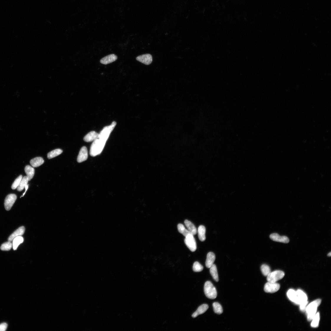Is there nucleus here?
Returning a JSON list of instances; mask_svg holds the SVG:
<instances>
[{"mask_svg": "<svg viewBox=\"0 0 331 331\" xmlns=\"http://www.w3.org/2000/svg\"><path fill=\"white\" fill-rule=\"evenodd\" d=\"M184 223L187 228V230L191 234L194 236L197 233V229L193 223L187 220H185Z\"/></svg>", "mask_w": 331, "mask_h": 331, "instance_id": "18", "label": "nucleus"}, {"mask_svg": "<svg viewBox=\"0 0 331 331\" xmlns=\"http://www.w3.org/2000/svg\"><path fill=\"white\" fill-rule=\"evenodd\" d=\"M13 248L14 250H16L19 245L24 241V238L21 236L15 237L13 240Z\"/></svg>", "mask_w": 331, "mask_h": 331, "instance_id": "23", "label": "nucleus"}, {"mask_svg": "<svg viewBox=\"0 0 331 331\" xmlns=\"http://www.w3.org/2000/svg\"><path fill=\"white\" fill-rule=\"evenodd\" d=\"M25 171L29 181H30L34 176L35 173L34 169L31 166L27 165L25 168Z\"/></svg>", "mask_w": 331, "mask_h": 331, "instance_id": "22", "label": "nucleus"}, {"mask_svg": "<svg viewBox=\"0 0 331 331\" xmlns=\"http://www.w3.org/2000/svg\"><path fill=\"white\" fill-rule=\"evenodd\" d=\"M44 162L42 158L37 157L31 160L30 163L33 167H36L42 165L44 163Z\"/></svg>", "mask_w": 331, "mask_h": 331, "instance_id": "21", "label": "nucleus"}, {"mask_svg": "<svg viewBox=\"0 0 331 331\" xmlns=\"http://www.w3.org/2000/svg\"><path fill=\"white\" fill-rule=\"evenodd\" d=\"M177 227L179 233L182 234L184 236L186 237L188 234H191L188 230L186 229L182 224H179Z\"/></svg>", "mask_w": 331, "mask_h": 331, "instance_id": "27", "label": "nucleus"}, {"mask_svg": "<svg viewBox=\"0 0 331 331\" xmlns=\"http://www.w3.org/2000/svg\"><path fill=\"white\" fill-rule=\"evenodd\" d=\"M117 59L118 57L116 55L114 54H111L102 58L100 61V62L102 64L106 65L114 62Z\"/></svg>", "mask_w": 331, "mask_h": 331, "instance_id": "12", "label": "nucleus"}, {"mask_svg": "<svg viewBox=\"0 0 331 331\" xmlns=\"http://www.w3.org/2000/svg\"><path fill=\"white\" fill-rule=\"evenodd\" d=\"M287 295L292 302L297 304V291L293 289H290L287 292Z\"/></svg>", "mask_w": 331, "mask_h": 331, "instance_id": "19", "label": "nucleus"}, {"mask_svg": "<svg viewBox=\"0 0 331 331\" xmlns=\"http://www.w3.org/2000/svg\"><path fill=\"white\" fill-rule=\"evenodd\" d=\"M116 124L117 123L116 122L113 121L111 125L104 127L101 133L99 134L98 138L106 141L111 133L113 131Z\"/></svg>", "mask_w": 331, "mask_h": 331, "instance_id": "4", "label": "nucleus"}, {"mask_svg": "<svg viewBox=\"0 0 331 331\" xmlns=\"http://www.w3.org/2000/svg\"><path fill=\"white\" fill-rule=\"evenodd\" d=\"M321 302V300L320 299L315 300L306 307L305 310L307 314L308 321L312 320L317 313V308L320 305Z\"/></svg>", "mask_w": 331, "mask_h": 331, "instance_id": "2", "label": "nucleus"}, {"mask_svg": "<svg viewBox=\"0 0 331 331\" xmlns=\"http://www.w3.org/2000/svg\"><path fill=\"white\" fill-rule=\"evenodd\" d=\"M270 238L272 241L284 243H288L289 242V238L285 236H281L278 234L274 233L270 236Z\"/></svg>", "mask_w": 331, "mask_h": 331, "instance_id": "11", "label": "nucleus"}, {"mask_svg": "<svg viewBox=\"0 0 331 331\" xmlns=\"http://www.w3.org/2000/svg\"><path fill=\"white\" fill-rule=\"evenodd\" d=\"M215 259V255L213 253L210 252L208 253L205 262L206 267L210 268L213 264Z\"/></svg>", "mask_w": 331, "mask_h": 331, "instance_id": "16", "label": "nucleus"}, {"mask_svg": "<svg viewBox=\"0 0 331 331\" xmlns=\"http://www.w3.org/2000/svg\"><path fill=\"white\" fill-rule=\"evenodd\" d=\"M206 228L203 225H200L198 229V236L200 240L204 241L206 239L205 237Z\"/></svg>", "mask_w": 331, "mask_h": 331, "instance_id": "20", "label": "nucleus"}, {"mask_svg": "<svg viewBox=\"0 0 331 331\" xmlns=\"http://www.w3.org/2000/svg\"><path fill=\"white\" fill-rule=\"evenodd\" d=\"M88 154L87 148L83 146L81 149L78 156L77 161L79 163H80L87 160L88 158Z\"/></svg>", "mask_w": 331, "mask_h": 331, "instance_id": "10", "label": "nucleus"}, {"mask_svg": "<svg viewBox=\"0 0 331 331\" xmlns=\"http://www.w3.org/2000/svg\"><path fill=\"white\" fill-rule=\"evenodd\" d=\"M210 268V272L213 278L215 281L218 282V275L216 265L213 264Z\"/></svg>", "mask_w": 331, "mask_h": 331, "instance_id": "24", "label": "nucleus"}, {"mask_svg": "<svg viewBox=\"0 0 331 331\" xmlns=\"http://www.w3.org/2000/svg\"><path fill=\"white\" fill-rule=\"evenodd\" d=\"M184 242L190 251L194 252L196 250L197 244L194 235L192 234L187 235L185 237Z\"/></svg>", "mask_w": 331, "mask_h": 331, "instance_id": "6", "label": "nucleus"}, {"mask_svg": "<svg viewBox=\"0 0 331 331\" xmlns=\"http://www.w3.org/2000/svg\"><path fill=\"white\" fill-rule=\"evenodd\" d=\"M204 291L207 297L211 299L216 298L217 292L216 289L210 281H206L204 285Z\"/></svg>", "mask_w": 331, "mask_h": 331, "instance_id": "3", "label": "nucleus"}, {"mask_svg": "<svg viewBox=\"0 0 331 331\" xmlns=\"http://www.w3.org/2000/svg\"><path fill=\"white\" fill-rule=\"evenodd\" d=\"M297 304H300L307 302V297L306 294L301 290L297 291Z\"/></svg>", "mask_w": 331, "mask_h": 331, "instance_id": "15", "label": "nucleus"}, {"mask_svg": "<svg viewBox=\"0 0 331 331\" xmlns=\"http://www.w3.org/2000/svg\"><path fill=\"white\" fill-rule=\"evenodd\" d=\"M136 60L145 65H149L152 63V57L151 55L146 54L137 57L136 58Z\"/></svg>", "mask_w": 331, "mask_h": 331, "instance_id": "9", "label": "nucleus"}, {"mask_svg": "<svg viewBox=\"0 0 331 331\" xmlns=\"http://www.w3.org/2000/svg\"><path fill=\"white\" fill-rule=\"evenodd\" d=\"M29 181L27 176H25L22 177L19 186L17 188V190L19 191H21L24 190L27 185Z\"/></svg>", "mask_w": 331, "mask_h": 331, "instance_id": "25", "label": "nucleus"}, {"mask_svg": "<svg viewBox=\"0 0 331 331\" xmlns=\"http://www.w3.org/2000/svg\"><path fill=\"white\" fill-rule=\"evenodd\" d=\"M13 247L12 243L11 242L9 241L3 243L1 246V250L3 251L10 250Z\"/></svg>", "mask_w": 331, "mask_h": 331, "instance_id": "31", "label": "nucleus"}, {"mask_svg": "<svg viewBox=\"0 0 331 331\" xmlns=\"http://www.w3.org/2000/svg\"><path fill=\"white\" fill-rule=\"evenodd\" d=\"M284 276V272L281 271H276L269 274L267 276V280L268 282L272 283L282 279Z\"/></svg>", "mask_w": 331, "mask_h": 331, "instance_id": "5", "label": "nucleus"}, {"mask_svg": "<svg viewBox=\"0 0 331 331\" xmlns=\"http://www.w3.org/2000/svg\"><path fill=\"white\" fill-rule=\"evenodd\" d=\"M7 327L6 323L4 322L0 325V331H5Z\"/></svg>", "mask_w": 331, "mask_h": 331, "instance_id": "34", "label": "nucleus"}, {"mask_svg": "<svg viewBox=\"0 0 331 331\" xmlns=\"http://www.w3.org/2000/svg\"><path fill=\"white\" fill-rule=\"evenodd\" d=\"M99 136V134L94 131H92L84 136L83 140L87 142L94 141L98 138Z\"/></svg>", "mask_w": 331, "mask_h": 331, "instance_id": "13", "label": "nucleus"}, {"mask_svg": "<svg viewBox=\"0 0 331 331\" xmlns=\"http://www.w3.org/2000/svg\"><path fill=\"white\" fill-rule=\"evenodd\" d=\"M308 303V302H307L300 304L299 305L300 309L302 311H304L305 310H306L305 308Z\"/></svg>", "mask_w": 331, "mask_h": 331, "instance_id": "35", "label": "nucleus"}, {"mask_svg": "<svg viewBox=\"0 0 331 331\" xmlns=\"http://www.w3.org/2000/svg\"><path fill=\"white\" fill-rule=\"evenodd\" d=\"M327 256H329V257L331 256V252H330L329 253H328V254Z\"/></svg>", "mask_w": 331, "mask_h": 331, "instance_id": "37", "label": "nucleus"}, {"mask_svg": "<svg viewBox=\"0 0 331 331\" xmlns=\"http://www.w3.org/2000/svg\"><path fill=\"white\" fill-rule=\"evenodd\" d=\"M22 178V176L21 175L15 180L11 186V188L13 190L17 189Z\"/></svg>", "mask_w": 331, "mask_h": 331, "instance_id": "33", "label": "nucleus"}, {"mask_svg": "<svg viewBox=\"0 0 331 331\" xmlns=\"http://www.w3.org/2000/svg\"><path fill=\"white\" fill-rule=\"evenodd\" d=\"M106 141L98 138L92 143L90 150V155L93 157L100 154L102 151Z\"/></svg>", "mask_w": 331, "mask_h": 331, "instance_id": "1", "label": "nucleus"}, {"mask_svg": "<svg viewBox=\"0 0 331 331\" xmlns=\"http://www.w3.org/2000/svg\"><path fill=\"white\" fill-rule=\"evenodd\" d=\"M28 186H29L27 184V185L25 187V188L26 189V191H25V192H24V194H23V195L21 196V197L24 196V195H25V194L26 193V192H27V190L28 189Z\"/></svg>", "mask_w": 331, "mask_h": 331, "instance_id": "36", "label": "nucleus"}, {"mask_svg": "<svg viewBox=\"0 0 331 331\" xmlns=\"http://www.w3.org/2000/svg\"><path fill=\"white\" fill-rule=\"evenodd\" d=\"M209 307L208 305L207 304H203L200 306L197 310L192 315V317L195 318L198 315L204 313L209 309Z\"/></svg>", "mask_w": 331, "mask_h": 331, "instance_id": "17", "label": "nucleus"}, {"mask_svg": "<svg viewBox=\"0 0 331 331\" xmlns=\"http://www.w3.org/2000/svg\"><path fill=\"white\" fill-rule=\"evenodd\" d=\"M25 232V228L24 226H21L19 228L9 237L8 241H12L14 238L18 236L24 235Z\"/></svg>", "mask_w": 331, "mask_h": 331, "instance_id": "14", "label": "nucleus"}, {"mask_svg": "<svg viewBox=\"0 0 331 331\" xmlns=\"http://www.w3.org/2000/svg\"><path fill=\"white\" fill-rule=\"evenodd\" d=\"M17 197L16 195L11 194L8 195L6 197L4 201V207L5 209L7 211L10 210L15 201Z\"/></svg>", "mask_w": 331, "mask_h": 331, "instance_id": "7", "label": "nucleus"}, {"mask_svg": "<svg viewBox=\"0 0 331 331\" xmlns=\"http://www.w3.org/2000/svg\"><path fill=\"white\" fill-rule=\"evenodd\" d=\"M320 320V314L319 312L316 313L315 315V316L312 320V321L311 323V326L312 327L314 328H316L318 327Z\"/></svg>", "mask_w": 331, "mask_h": 331, "instance_id": "29", "label": "nucleus"}, {"mask_svg": "<svg viewBox=\"0 0 331 331\" xmlns=\"http://www.w3.org/2000/svg\"><path fill=\"white\" fill-rule=\"evenodd\" d=\"M280 287V285L278 283L268 282L265 284L264 290L267 293H273L278 291Z\"/></svg>", "mask_w": 331, "mask_h": 331, "instance_id": "8", "label": "nucleus"}, {"mask_svg": "<svg viewBox=\"0 0 331 331\" xmlns=\"http://www.w3.org/2000/svg\"><path fill=\"white\" fill-rule=\"evenodd\" d=\"M213 307L214 312L218 314H221L223 312L221 305L218 302H214L213 304Z\"/></svg>", "mask_w": 331, "mask_h": 331, "instance_id": "28", "label": "nucleus"}, {"mask_svg": "<svg viewBox=\"0 0 331 331\" xmlns=\"http://www.w3.org/2000/svg\"><path fill=\"white\" fill-rule=\"evenodd\" d=\"M193 269L194 271L195 272H200L202 271L203 267L198 261H196L194 264Z\"/></svg>", "mask_w": 331, "mask_h": 331, "instance_id": "32", "label": "nucleus"}, {"mask_svg": "<svg viewBox=\"0 0 331 331\" xmlns=\"http://www.w3.org/2000/svg\"><path fill=\"white\" fill-rule=\"evenodd\" d=\"M261 272L265 276H267L271 272L270 267L266 264H263L261 266Z\"/></svg>", "mask_w": 331, "mask_h": 331, "instance_id": "30", "label": "nucleus"}, {"mask_svg": "<svg viewBox=\"0 0 331 331\" xmlns=\"http://www.w3.org/2000/svg\"><path fill=\"white\" fill-rule=\"evenodd\" d=\"M63 152V151L60 149H57L49 152L47 155L48 158L51 159L55 158L60 154Z\"/></svg>", "mask_w": 331, "mask_h": 331, "instance_id": "26", "label": "nucleus"}]
</instances>
